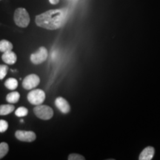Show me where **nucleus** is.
<instances>
[{"instance_id":"obj_17","label":"nucleus","mask_w":160,"mask_h":160,"mask_svg":"<svg viewBox=\"0 0 160 160\" xmlns=\"http://www.w3.org/2000/svg\"><path fill=\"white\" fill-rule=\"evenodd\" d=\"M8 67L5 65H0V79H3L7 75Z\"/></svg>"},{"instance_id":"obj_15","label":"nucleus","mask_w":160,"mask_h":160,"mask_svg":"<svg viewBox=\"0 0 160 160\" xmlns=\"http://www.w3.org/2000/svg\"><path fill=\"white\" fill-rule=\"evenodd\" d=\"M9 147L6 142H1L0 143V159L5 157L6 154L8 153Z\"/></svg>"},{"instance_id":"obj_2","label":"nucleus","mask_w":160,"mask_h":160,"mask_svg":"<svg viewBox=\"0 0 160 160\" xmlns=\"http://www.w3.org/2000/svg\"><path fill=\"white\" fill-rule=\"evenodd\" d=\"M13 19H14L16 25L20 28L28 27L31 21L28 11L22 8H19L16 10Z\"/></svg>"},{"instance_id":"obj_5","label":"nucleus","mask_w":160,"mask_h":160,"mask_svg":"<svg viewBox=\"0 0 160 160\" xmlns=\"http://www.w3.org/2000/svg\"><path fill=\"white\" fill-rule=\"evenodd\" d=\"M48 58V51L45 47H40L38 51L32 53L31 56V61L34 65H39L45 62Z\"/></svg>"},{"instance_id":"obj_7","label":"nucleus","mask_w":160,"mask_h":160,"mask_svg":"<svg viewBox=\"0 0 160 160\" xmlns=\"http://www.w3.org/2000/svg\"><path fill=\"white\" fill-rule=\"evenodd\" d=\"M15 136L19 141L27 142H31L35 141L36 138H37L36 133L33 131H16Z\"/></svg>"},{"instance_id":"obj_14","label":"nucleus","mask_w":160,"mask_h":160,"mask_svg":"<svg viewBox=\"0 0 160 160\" xmlns=\"http://www.w3.org/2000/svg\"><path fill=\"white\" fill-rule=\"evenodd\" d=\"M5 85L8 89L13 91L18 87V82L14 78H9L5 81Z\"/></svg>"},{"instance_id":"obj_18","label":"nucleus","mask_w":160,"mask_h":160,"mask_svg":"<svg viewBox=\"0 0 160 160\" xmlns=\"http://www.w3.org/2000/svg\"><path fill=\"white\" fill-rule=\"evenodd\" d=\"M8 128V123L5 120L0 119V133H4Z\"/></svg>"},{"instance_id":"obj_22","label":"nucleus","mask_w":160,"mask_h":160,"mask_svg":"<svg viewBox=\"0 0 160 160\" xmlns=\"http://www.w3.org/2000/svg\"><path fill=\"white\" fill-rule=\"evenodd\" d=\"M0 1H1V0H0Z\"/></svg>"},{"instance_id":"obj_19","label":"nucleus","mask_w":160,"mask_h":160,"mask_svg":"<svg viewBox=\"0 0 160 160\" xmlns=\"http://www.w3.org/2000/svg\"><path fill=\"white\" fill-rule=\"evenodd\" d=\"M68 160H85L83 156L78 153H71L68 156Z\"/></svg>"},{"instance_id":"obj_9","label":"nucleus","mask_w":160,"mask_h":160,"mask_svg":"<svg viewBox=\"0 0 160 160\" xmlns=\"http://www.w3.org/2000/svg\"><path fill=\"white\" fill-rule=\"evenodd\" d=\"M155 153V149L151 146L145 148V149L140 153L139 159V160H151L153 159Z\"/></svg>"},{"instance_id":"obj_20","label":"nucleus","mask_w":160,"mask_h":160,"mask_svg":"<svg viewBox=\"0 0 160 160\" xmlns=\"http://www.w3.org/2000/svg\"><path fill=\"white\" fill-rule=\"evenodd\" d=\"M49 2L52 5H57V4L59 2V0H49Z\"/></svg>"},{"instance_id":"obj_4","label":"nucleus","mask_w":160,"mask_h":160,"mask_svg":"<svg viewBox=\"0 0 160 160\" xmlns=\"http://www.w3.org/2000/svg\"><path fill=\"white\" fill-rule=\"evenodd\" d=\"M45 99V93L41 89H35L30 91L28 94L29 102L34 105H39L43 103Z\"/></svg>"},{"instance_id":"obj_16","label":"nucleus","mask_w":160,"mask_h":160,"mask_svg":"<svg viewBox=\"0 0 160 160\" xmlns=\"http://www.w3.org/2000/svg\"><path fill=\"white\" fill-rule=\"evenodd\" d=\"M28 113V109L25 107H19L16 110L15 114L18 117H23L27 116Z\"/></svg>"},{"instance_id":"obj_1","label":"nucleus","mask_w":160,"mask_h":160,"mask_svg":"<svg viewBox=\"0 0 160 160\" xmlns=\"http://www.w3.org/2000/svg\"><path fill=\"white\" fill-rule=\"evenodd\" d=\"M68 16L67 8L61 9L50 10L37 15L35 22L37 26L48 30H57L65 25Z\"/></svg>"},{"instance_id":"obj_21","label":"nucleus","mask_w":160,"mask_h":160,"mask_svg":"<svg viewBox=\"0 0 160 160\" xmlns=\"http://www.w3.org/2000/svg\"><path fill=\"white\" fill-rule=\"evenodd\" d=\"M106 160H115V159H106Z\"/></svg>"},{"instance_id":"obj_8","label":"nucleus","mask_w":160,"mask_h":160,"mask_svg":"<svg viewBox=\"0 0 160 160\" xmlns=\"http://www.w3.org/2000/svg\"><path fill=\"white\" fill-rule=\"evenodd\" d=\"M55 105L57 108L65 114L68 113L71 111V106H70L69 103L63 97H57L55 100Z\"/></svg>"},{"instance_id":"obj_6","label":"nucleus","mask_w":160,"mask_h":160,"mask_svg":"<svg viewBox=\"0 0 160 160\" xmlns=\"http://www.w3.org/2000/svg\"><path fill=\"white\" fill-rule=\"evenodd\" d=\"M40 79L37 74L27 76L22 82V87L26 90H32L39 85Z\"/></svg>"},{"instance_id":"obj_11","label":"nucleus","mask_w":160,"mask_h":160,"mask_svg":"<svg viewBox=\"0 0 160 160\" xmlns=\"http://www.w3.org/2000/svg\"><path fill=\"white\" fill-rule=\"evenodd\" d=\"M13 49V44L8 40L3 39L0 41V51L2 53L12 51Z\"/></svg>"},{"instance_id":"obj_3","label":"nucleus","mask_w":160,"mask_h":160,"mask_svg":"<svg viewBox=\"0 0 160 160\" xmlns=\"http://www.w3.org/2000/svg\"><path fill=\"white\" fill-rule=\"evenodd\" d=\"M33 112L38 118L43 120H48L53 116V109L48 105H37L33 109Z\"/></svg>"},{"instance_id":"obj_13","label":"nucleus","mask_w":160,"mask_h":160,"mask_svg":"<svg viewBox=\"0 0 160 160\" xmlns=\"http://www.w3.org/2000/svg\"><path fill=\"white\" fill-rule=\"evenodd\" d=\"M19 98H20V94L19 92L13 91L7 95V97H6V100L8 101V102L13 104V103H17L19 100Z\"/></svg>"},{"instance_id":"obj_12","label":"nucleus","mask_w":160,"mask_h":160,"mask_svg":"<svg viewBox=\"0 0 160 160\" xmlns=\"http://www.w3.org/2000/svg\"><path fill=\"white\" fill-rule=\"evenodd\" d=\"M15 107L13 105H0V115L6 116L14 111Z\"/></svg>"},{"instance_id":"obj_10","label":"nucleus","mask_w":160,"mask_h":160,"mask_svg":"<svg viewBox=\"0 0 160 160\" xmlns=\"http://www.w3.org/2000/svg\"><path fill=\"white\" fill-rule=\"evenodd\" d=\"M2 59L8 65H13L17 62V57L14 52L10 51L3 53V55L2 56Z\"/></svg>"}]
</instances>
